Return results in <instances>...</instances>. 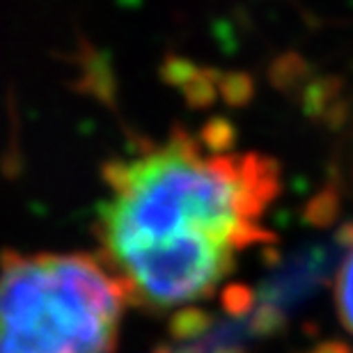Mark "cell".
Instances as JSON below:
<instances>
[{
	"label": "cell",
	"mask_w": 353,
	"mask_h": 353,
	"mask_svg": "<svg viewBox=\"0 0 353 353\" xmlns=\"http://www.w3.org/2000/svg\"><path fill=\"white\" fill-rule=\"evenodd\" d=\"M97 236L103 262L131 303L170 310L214 294L236 255L271 234L262 228L280 188L257 152L228 150L174 131L103 168Z\"/></svg>",
	"instance_id": "obj_1"
},
{
	"label": "cell",
	"mask_w": 353,
	"mask_h": 353,
	"mask_svg": "<svg viewBox=\"0 0 353 353\" xmlns=\"http://www.w3.org/2000/svg\"><path fill=\"white\" fill-rule=\"evenodd\" d=\"M124 282L88 252L0 255V353H112Z\"/></svg>",
	"instance_id": "obj_2"
},
{
	"label": "cell",
	"mask_w": 353,
	"mask_h": 353,
	"mask_svg": "<svg viewBox=\"0 0 353 353\" xmlns=\"http://www.w3.org/2000/svg\"><path fill=\"white\" fill-rule=\"evenodd\" d=\"M347 245L349 252L344 257L335 282V301H337V312H340L342 323L353 335V225L347 230Z\"/></svg>",
	"instance_id": "obj_3"
}]
</instances>
